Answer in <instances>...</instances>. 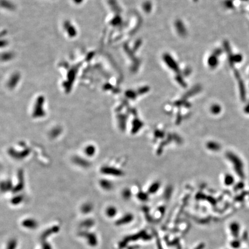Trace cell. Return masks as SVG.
Here are the masks:
<instances>
[{"label": "cell", "mask_w": 249, "mask_h": 249, "mask_svg": "<svg viewBox=\"0 0 249 249\" xmlns=\"http://www.w3.org/2000/svg\"><path fill=\"white\" fill-rule=\"evenodd\" d=\"M230 245H231V246L233 248L237 249V248H239L240 247L241 243H240V242L239 240L235 239V240H233V241H232L231 242Z\"/></svg>", "instance_id": "obj_28"}, {"label": "cell", "mask_w": 249, "mask_h": 249, "mask_svg": "<svg viewBox=\"0 0 249 249\" xmlns=\"http://www.w3.org/2000/svg\"><path fill=\"white\" fill-rule=\"evenodd\" d=\"M59 230V227L58 226H54V227H53L50 228H49L48 230H46L43 233L42 235V238L43 239H45L49 236H50L51 234L56 233L58 232Z\"/></svg>", "instance_id": "obj_14"}, {"label": "cell", "mask_w": 249, "mask_h": 249, "mask_svg": "<svg viewBox=\"0 0 249 249\" xmlns=\"http://www.w3.org/2000/svg\"><path fill=\"white\" fill-rule=\"evenodd\" d=\"M17 178H18V182L16 185L13 187V189L12 190L13 192L15 194L21 192L24 188L25 186L24 176V172L22 170H20L18 171Z\"/></svg>", "instance_id": "obj_3"}, {"label": "cell", "mask_w": 249, "mask_h": 249, "mask_svg": "<svg viewBox=\"0 0 249 249\" xmlns=\"http://www.w3.org/2000/svg\"><path fill=\"white\" fill-rule=\"evenodd\" d=\"M72 161L76 165L82 168H87L90 165V163L87 160L79 156H75L73 157Z\"/></svg>", "instance_id": "obj_7"}, {"label": "cell", "mask_w": 249, "mask_h": 249, "mask_svg": "<svg viewBox=\"0 0 249 249\" xmlns=\"http://www.w3.org/2000/svg\"><path fill=\"white\" fill-rule=\"evenodd\" d=\"M159 188V183H153V184L150 187V192L151 193H155V192H156L158 190Z\"/></svg>", "instance_id": "obj_30"}, {"label": "cell", "mask_w": 249, "mask_h": 249, "mask_svg": "<svg viewBox=\"0 0 249 249\" xmlns=\"http://www.w3.org/2000/svg\"><path fill=\"white\" fill-rule=\"evenodd\" d=\"M176 80L177 81V82L179 83V84L183 87H186V84L185 81H184V80L183 79V78L180 75H177L176 76Z\"/></svg>", "instance_id": "obj_27"}, {"label": "cell", "mask_w": 249, "mask_h": 249, "mask_svg": "<svg viewBox=\"0 0 249 249\" xmlns=\"http://www.w3.org/2000/svg\"><path fill=\"white\" fill-rule=\"evenodd\" d=\"M133 219V216L132 214L128 213L123 216L122 218L118 219L116 222L115 224L117 225H120L123 224H126L131 222Z\"/></svg>", "instance_id": "obj_11"}, {"label": "cell", "mask_w": 249, "mask_h": 249, "mask_svg": "<svg viewBox=\"0 0 249 249\" xmlns=\"http://www.w3.org/2000/svg\"><path fill=\"white\" fill-rule=\"evenodd\" d=\"M142 7H143L144 11L145 12L150 13L151 11V9H152V5L150 2L147 1V2H145L144 3Z\"/></svg>", "instance_id": "obj_24"}, {"label": "cell", "mask_w": 249, "mask_h": 249, "mask_svg": "<svg viewBox=\"0 0 249 249\" xmlns=\"http://www.w3.org/2000/svg\"><path fill=\"white\" fill-rule=\"evenodd\" d=\"M230 229L233 236L235 238H238L240 230V225L236 222H233L230 225Z\"/></svg>", "instance_id": "obj_10"}, {"label": "cell", "mask_w": 249, "mask_h": 249, "mask_svg": "<svg viewBox=\"0 0 249 249\" xmlns=\"http://www.w3.org/2000/svg\"><path fill=\"white\" fill-rule=\"evenodd\" d=\"M79 235H80V236L86 237L87 239V241H88V244L91 246L94 247V246L97 245V238L94 234L87 233L86 231H82V232L80 233Z\"/></svg>", "instance_id": "obj_6"}, {"label": "cell", "mask_w": 249, "mask_h": 249, "mask_svg": "<svg viewBox=\"0 0 249 249\" xmlns=\"http://www.w3.org/2000/svg\"><path fill=\"white\" fill-rule=\"evenodd\" d=\"M163 59L165 63L173 71L179 74L180 70L179 67L174 58L169 54H164L163 55Z\"/></svg>", "instance_id": "obj_4"}, {"label": "cell", "mask_w": 249, "mask_h": 249, "mask_svg": "<svg viewBox=\"0 0 249 249\" xmlns=\"http://www.w3.org/2000/svg\"><path fill=\"white\" fill-rule=\"evenodd\" d=\"M122 196L124 198V199H129V198L131 196V192L129 189H125L123 190V191L122 192Z\"/></svg>", "instance_id": "obj_29"}, {"label": "cell", "mask_w": 249, "mask_h": 249, "mask_svg": "<svg viewBox=\"0 0 249 249\" xmlns=\"http://www.w3.org/2000/svg\"><path fill=\"white\" fill-rule=\"evenodd\" d=\"M23 196H22V195H18H18H17V196L13 197L12 198L11 202L12 204L14 205H18V204H20L21 202H22L23 201Z\"/></svg>", "instance_id": "obj_21"}, {"label": "cell", "mask_w": 249, "mask_h": 249, "mask_svg": "<svg viewBox=\"0 0 249 249\" xmlns=\"http://www.w3.org/2000/svg\"><path fill=\"white\" fill-rule=\"evenodd\" d=\"M93 209V205L91 203H86L83 204L81 208V211L82 213L87 214L90 213Z\"/></svg>", "instance_id": "obj_17"}, {"label": "cell", "mask_w": 249, "mask_h": 249, "mask_svg": "<svg viewBox=\"0 0 249 249\" xmlns=\"http://www.w3.org/2000/svg\"><path fill=\"white\" fill-rule=\"evenodd\" d=\"M22 225L30 229H34L38 227L37 222L32 219H27L23 221Z\"/></svg>", "instance_id": "obj_13"}, {"label": "cell", "mask_w": 249, "mask_h": 249, "mask_svg": "<svg viewBox=\"0 0 249 249\" xmlns=\"http://www.w3.org/2000/svg\"><path fill=\"white\" fill-rule=\"evenodd\" d=\"M221 53H222L221 50H220V49H216V50L214 51L213 54L215 55L216 56V57H218V56H219V55L221 54Z\"/></svg>", "instance_id": "obj_33"}, {"label": "cell", "mask_w": 249, "mask_h": 249, "mask_svg": "<svg viewBox=\"0 0 249 249\" xmlns=\"http://www.w3.org/2000/svg\"><path fill=\"white\" fill-rule=\"evenodd\" d=\"M100 172L103 175L111 177H121L123 175L122 170L109 165H104L100 169Z\"/></svg>", "instance_id": "obj_1"}, {"label": "cell", "mask_w": 249, "mask_h": 249, "mask_svg": "<svg viewBox=\"0 0 249 249\" xmlns=\"http://www.w3.org/2000/svg\"><path fill=\"white\" fill-rule=\"evenodd\" d=\"M142 126V123L139 121H134L133 123L132 131L133 133H135L139 130V129Z\"/></svg>", "instance_id": "obj_22"}, {"label": "cell", "mask_w": 249, "mask_h": 249, "mask_svg": "<svg viewBox=\"0 0 249 249\" xmlns=\"http://www.w3.org/2000/svg\"><path fill=\"white\" fill-rule=\"evenodd\" d=\"M242 238L243 239V240L246 241L248 239V234L247 232H244L243 236H242Z\"/></svg>", "instance_id": "obj_36"}, {"label": "cell", "mask_w": 249, "mask_h": 249, "mask_svg": "<svg viewBox=\"0 0 249 249\" xmlns=\"http://www.w3.org/2000/svg\"><path fill=\"white\" fill-rule=\"evenodd\" d=\"M60 133H61V129L58 127H56V128L53 129V130L50 132V135L52 137L54 138V137H56L58 136H59Z\"/></svg>", "instance_id": "obj_25"}, {"label": "cell", "mask_w": 249, "mask_h": 249, "mask_svg": "<svg viewBox=\"0 0 249 249\" xmlns=\"http://www.w3.org/2000/svg\"><path fill=\"white\" fill-rule=\"evenodd\" d=\"M218 63L219 61H218L217 57L215 56L213 54L210 56L208 58V65L209 66L210 68L212 69L215 68L217 66Z\"/></svg>", "instance_id": "obj_15"}, {"label": "cell", "mask_w": 249, "mask_h": 249, "mask_svg": "<svg viewBox=\"0 0 249 249\" xmlns=\"http://www.w3.org/2000/svg\"><path fill=\"white\" fill-rule=\"evenodd\" d=\"M220 110H221V107H220L219 105H216H216H213V106H212L211 108V111L213 114H219L220 112Z\"/></svg>", "instance_id": "obj_23"}, {"label": "cell", "mask_w": 249, "mask_h": 249, "mask_svg": "<svg viewBox=\"0 0 249 249\" xmlns=\"http://www.w3.org/2000/svg\"><path fill=\"white\" fill-rule=\"evenodd\" d=\"M84 152L87 157H93L96 154V148L93 144H88L85 147Z\"/></svg>", "instance_id": "obj_12"}, {"label": "cell", "mask_w": 249, "mask_h": 249, "mask_svg": "<svg viewBox=\"0 0 249 249\" xmlns=\"http://www.w3.org/2000/svg\"><path fill=\"white\" fill-rule=\"evenodd\" d=\"M43 249H51V246L47 242H45L43 243Z\"/></svg>", "instance_id": "obj_35"}, {"label": "cell", "mask_w": 249, "mask_h": 249, "mask_svg": "<svg viewBox=\"0 0 249 249\" xmlns=\"http://www.w3.org/2000/svg\"><path fill=\"white\" fill-rule=\"evenodd\" d=\"M138 197L141 200H145L147 199V196L144 193H140L138 194Z\"/></svg>", "instance_id": "obj_34"}, {"label": "cell", "mask_w": 249, "mask_h": 249, "mask_svg": "<svg viewBox=\"0 0 249 249\" xmlns=\"http://www.w3.org/2000/svg\"><path fill=\"white\" fill-rule=\"evenodd\" d=\"M46 113L43 109V100L39 99L36 103L33 110L32 117L34 118H41L45 117Z\"/></svg>", "instance_id": "obj_2"}, {"label": "cell", "mask_w": 249, "mask_h": 249, "mask_svg": "<svg viewBox=\"0 0 249 249\" xmlns=\"http://www.w3.org/2000/svg\"><path fill=\"white\" fill-rule=\"evenodd\" d=\"M17 246V242L15 239H12L8 244L7 249H16Z\"/></svg>", "instance_id": "obj_26"}, {"label": "cell", "mask_w": 249, "mask_h": 249, "mask_svg": "<svg viewBox=\"0 0 249 249\" xmlns=\"http://www.w3.org/2000/svg\"><path fill=\"white\" fill-rule=\"evenodd\" d=\"M106 213L107 216L109 217H114L117 213V210L115 207L113 206H110L107 208L106 211Z\"/></svg>", "instance_id": "obj_18"}, {"label": "cell", "mask_w": 249, "mask_h": 249, "mask_svg": "<svg viewBox=\"0 0 249 249\" xmlns=\"http://www.w3.org/2000/svg\"><path fill=\"white\" fill-rule=\"evenodd\" d=\"M126 95L128 96V97H130L132 99H134L136 97V94L134 92L131 91H129L128 92H127Z\"/></svg>", "instance_id": "obj_32"}, {"label": "cell", "mask_w": 249, "mask_h": 249, "mask_svg": "<svg viewBox=\"0 0 249 249\" xmlns=\"http://www.w3.org/2000/svg\"><path fill=\"white\" fill-rule=\"evenodd\" d=\"M207 148L213 151H218L220 149V145L215 142H209L206 144Z\"/></svg>", "instance_id": "obj_20"}, {"label": "cell", "mask_w": 249, "mask_h": 249, "mask_svg": "<svg viewBox=\"0 0 249 249\" xmlns=\"http://www.w3.org/2000/svg\"><path fill=\"white\" fill-rule=\"evenodd\" d=\"M30 153V151L29 149H26L22 152H17L13 149H10L9 150V155L17 159H23L28 156Z\"/></svg>", "instance_id": "obj_5"}, {"label": "cell", "mask_w": 249, "mask_h": 249, "mask_svg": "<svg viewBox=\"0 0 249 249\" xmlns=\"http://www.w3.org/2000/svg\"><path fill=\"white\" fill-rule=\"evenodd\" d=\"M148 91H149V87H142L139 90L138 93H139V94H144L145 93H146L147 92H148Z\"/></svg>", "instance_id": "obj_31"}, {"label": "cell", "mask_w": 249, "mask_h": 249, "mask_svg": "<svg viewBox=\"0 0 249 249\" xmlns=\"http://www.w3.org/2000/svg\"><path fill=\"white\" fill-rule=\"evenodd\" d=\"M99 186L100 188L105 191H110L113 188V183L111 181L107 179H101L99 181Z\"/></svg>", "instance_id": "obj_8"}, {"label": "cell", "mask_w": 249, "mask_h": 249, "mask_svg": "<svg viewBox=\"0 0 249 249\" xmlns=\"http://www.w3.org/2000/svg\"><path fill=\"white\" fill-rule=\"evenodd\" d=\"M95 224L94 220H92L91 219H86L84 221H83L81 224L80 226L82 228H89L91 227H92Z\"/></svg>", "instance_id": "obj_19"}, {"label": "cell", "mask_w": 249, "mask_h": 249, "mask_svg": "<svg viewBox=\"0 0 249 249\" xmlns=\"http://www.w3.org/2000/svg\"><path fill=\"white\" fill-rule=\"evenodd\" d=\"M175 26L176 27V29L177 30L178 33L182 36H184L187 34V31L185 28V27L182 22L180 20H177L175 23Z\"/></svg>", "instance_id": "obj_9"}, {"label": "cell", "mask_w": 249, "mask_h": 249, "mask_svg": "<svg viewBox=\"0 0 249 249\" xmlns=\"http://www.w3.org/2000/svg\"><path fill=\"white\" fill-rule=\"evenodd\" d=\"M1 190L3 192H7L10 190H13V186L12 185V183L11 180H5L2 182L1 183Z\"/></svg>", "instance_id": "obj_16"}]
</instances>
